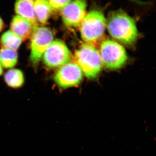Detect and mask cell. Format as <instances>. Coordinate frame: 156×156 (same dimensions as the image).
<instances>
[{
    "instance_id": "obj_9",
    "label": "cell",
    "mask_w": 156,
    "mask_h": 156,
    "mask_svg": "<svg viewBox=\"0 0 156 156\" xmlns=\"http://www.w3.org/2000/svg\"><path fill=\"white\" fill-rule=\"evenodd\" d=\"M34 27L28 20L19 15L14 16L11 20V30L23 41L30 38Z\"/></svg>"
},
{
    "instance_id": "obj_8",
    "label": "cell",
    "mask_w": 156,
    "mask_h": 156,
    "mask_svg": "<svg viewBox=\"0 0 156 156\" xmlns=\"http://www.w3.org/2000/svg\"><path fill=\"white\" fill-rule=\"evenodd\" d=\"M86 0L71 1L62 10V18L65 25L70 28L79 27L87 15Z\"/></svg>"
},
{
    "instance_id": "obj_13",
    "label": "cell",
    "mask_w": 156,
    "mask_h": 156,
    "mask_svg": "<svg viewBox=\"0 0 156 156\" xmlns=\"http://www.w3.org/2000/svg\"><path fill=\"white\" fill-rule=\"evenodd\" d=\"M22 39L11 30H8L3 34L0 39L3 48L16 50L22 44Z\"/></svg>"
},
{
    "instance_id": "obj_15",
    "label": "cell",
    "mask_w": 156,
    "mask_h": 156,
    "mask_svg": "<svg viewBox=\"0 0 156 156\" xmlns=\"http://www.w3.org/2000/svg\"><path fill=\"white\" fill-rule=\"evenodd\" d=\"M48 1L53 10L62 11L71 2V0H48Z\"/></svg>"
},
{
    "instance_id": "obj_12",
    "label": "cell",
    "mask_w": 156,
    "mask_h": 156,
    "mask_svg": "<svg viewBox=\"0 0 156 156\" xmlns=\"http://www.w3.org/2000/svg\"><path fill=\"white\" fill-rule=\"evenodd\" d=\"M4 79L9 87L14 89L22 87L24 83L23 73L18 69L9 70L5 74Z\"/></svg>"
},
{
    "instance_id": "obj_11",
    "label": "cell",
    "mask_w": 156,
    "mask_h": 156,
    "mask_svg": "<svg viewBox=\"0 0 156 156\" xmlns=\"http://www.w3.org/2000/svg\"><path fill=\"white\" fill-rule=\"evenodd\" d=\"M34 9L37 21L38 20L42 24H47L53 10L49 1L48 0H35Z\"/></svg>"
},
{
    "instance_id": "obj_16",
    "label": "cell",
    "mask_w": 156,
    "mask_h": 156,
    "mask_svg": "<svg viewBox=\"0 0 156 156\" xmlns=\"http://www.w3.org/2000/svg\"><path fill=\"white\" fill-rule=\"evenodd\" d=\"M4 27V23L2 19L0 17V32L3 30Z\"/></svg>"
},
{
    "instance_id": "obj_2",
    "label": "cell",
    "mask_w": 156,
    "mask_h": 156,
    "mask_svg": "<svg viewBox=\"0 0 156 156\" xmlns=\"http://www.w3.org/2000/svg\"><path fill=\"white\" fill-rule=\"evenodd\" d=\"M75 57L76 63L88 79H94L98 76L103 64L97 48L92 44L85 43L76 51Z\"/></svg>"
},
{
    "instance_id": "obj_4",
    "label": "cell",
    "mask_w": 156,
    "mask_h": 156,
    "mask_svg": "<svg viewBox=\"0 0 156 156\" xmlns=\"http://www.w3.org/2000/svg\"><path fill=\"white\" fill-rule=\"evenodd\" d=\"M103 66L109 69H119L127 63L128 56L122 45L111 40L104 41L99 51Z\"/></svg>"
},
{
    "instance_id": "obj_3",
    "label": "cell",
    "mask_w": 156,
    "mask_h": 156,
    "mask_svg": "<svg viewBox=\"0 0 156 156\" xmlns=\"http://www.w3.org/2000/svg\"><path fill=\"white\" fill-rule=\"evenodd\" d=\"M107 27V20L103 13L99 10H91L87 13L80 26L82 38L91 44L99 41L103 36Z\"/></svg>"
},
{
    "instance_id": "obj_14",
    "label": "cell",
    "mask_w": 156,
    "mask_h": 156,
    "mask_svg": "<svg viewBox=\"0 0 156 156\" xmlns=\"http://www.w3.org/2000/svg\"><path fill=\"white\" fill-rule=\"evenodd\" d=\"M18 61L17 51L12 49L2 48L0 50V63L5 68L14 67Z\"/></svg>"
},
{
    "instance_id": "obj_1",
    "label": "cell",
    "mask_w": 156,
    "mask_h": 156,
    "mask_svg": "<svg viewBox=\"0 0 156 156\" xmlns=\"http://www.w3.org/2000/svg\"><path fill=\"white\" fill-rule=\"evenodd\" d=\"M107 27L113 38L129 47L134 46L140 36L134 18L122 11L112 12Z\"/></svg>"
},
{
    "instance_id": "obj_7",
    "label": "cell",
    "mask_w": 156,
    "mask_h": 156,
    "mask_svg": "<svg viewBox=\"0 0 156 156\" xmlns=\"http://www.w3.org/2000/svg\"><path fill=\"white\" fill-rule=\"evenodd\" d=\"M83 73L76 62H70L59 68L54 76L55 83L62 88L75 87L83 81Z\"/></svg>"
},
{
    "instance_id": "obj_10",
    "label": "cell",
    "mask_w": 156,
    "mask_h": 156,
    "mask_svg": "<svg viewBox=\"0 0 156 156\" xmlns=\"http://www.w3.org/2000/svg\"><path fill=\"white\" fill-rule=\"evenodd\" d=\"M35 0H17L14 9L16 14L28 20L34 27H37V21L35 15Z\"/></svg>"
},
{
    "instance_id": "obj_18",
    "label": "cell",
    "mask_w": 156,
    "mask_h": 156,
    "mask_svg": "<svg viewBox=\"0 0 156 156\" xmlns=\"http://www.w3.org/2000/svg\"><path fill=\"white\" fill-rule=\"evenodd\" d=\"M3 73L2 67V65L0 63V76L2 75Z\"/></svg>"
},
{
    "instance_id": "obj_17",
    "label": "cell",
    "mask_w": 156,
    "mask_h": 156,
    "mask_svg": "<svg viewBox=\"0 0 156 156\" xmlns=\"http://www.w3.org/2000/svg\"><path fill=\"white\" fill-rule=\"evenodd\" d=\"M130 1L137 3V4H139V5H145V3H144L143 2H141V1H140V0H130Z\"/></svg>"
},
{
    "instance_id": "obj_6",
    "label": "cell",
    "mask_w": 156,
    "mask_h": 156,
    "mask_svg": "<svg viewBox=\"0 0 156 156\" xmlns=\"http://www.w3.org/2000/svg\"><path fill=\"white\" fill-rule=\"evenodd\" d=\"M42 57L46 66L57 68L71 61L72 55L64 42L56 40L50 44Z\"/></svg>"
},
{
    "instance_id": "obj_5",
    "label": "cell",
    "mask_w": 156,
    "mask_h": 156,
    "mask_svg": "<svg viewBox=\"0 0 156 156\" xmlns=\"http://www.w3.org/2000/svg\"><path fill=\"white\" fill-rule=\"evenodd\" d=\"M53 40V34L48 27H36L30 37V54L32 64L36 67L43 54Z\"/></svg>"
}]
</instances>
